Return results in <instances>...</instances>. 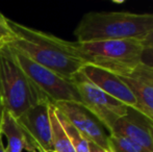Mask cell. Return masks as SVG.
Listing matches in <instances>:
<instances>
[{
  "instance_id": "1",
  "label": "cell",
  "mask_w": 153,
  "mask_h": 152,
  "mask_svg": "<svg viewBox=\"0 0 153 152\" xmlns=\"http://www.w3.org/2000/svg\"><path fill=\"white\" fill-rule=\"evenodd\" d=\"M15 38L7 43L32 62L72 79L85 65L76 42H69L55 36L27 27L8 19Z\"/></svg>"
},
{
  "instance_id": "2",
  "label": "cell",
  "mask_w": 153,
  "mask_h": 152,
  "mask_svg": "<svg viewBox=\"0 0 153 152\" xmlns=\"http://www.w3.org/2000/svg\"><path fill=\"white\" fill-rule=\"evenodd\" d=\"M153 31V14L128 12H90L74 30L77 43L109 40L141 41Z\"/></svg>"
},
{
  "instance_id": "3",
  "label": "cell",
  "mask_w": 153,
  "mask_h": 152,
  "mask_svg": "<svg viewBox=\"0 0 153 152\" xmlns=\"http://www.w3.org/2000/svg\"><path fill=\"white\" fill-rule=\"evenodd\" d=\"M0 96L5 110L16 119L32 106L49 100L23 71L7 45L0 49Z\"/></svg>"
},
{
  "instance_id": "4",
  "label": "cell",
  "mask_w": 153,
  "mask_h": 152,
  "mask_svg": "<svg viewBox=\"0 0 153 152\" xmlns=\"http://www.w3.org/2000/svg\"><path fill=\"white\" fill-rule=\"evenodd\" d=\"M77 45L87 64L119 76L129 75L141 65L144 50L143 45L137 40H109L77 43Z\"/></svg>"
},
{
  "instance_id": "5",
  "label": "cell",
  "mask_w": 153,
  "mask_h": 152,
  "mask_svg": "<svg viewBox=\"0 0 153 152\" xmlns=\"http://www.w3.org/2000/svg\"><path fill=\"white\" fill-rule=\"evenodd\" d=\"M10 50L23 71L39 87V90L50 100L51 103L74 102L80 104V96L72 79L65 78L55 72L34 63L16 49L10 48Z\"/></svg>"
},
{
  "instance_id": "6",
  "label": "cell",
  "mask_w": 153,
  "mask_h": 152,
  "mask_svg": "<svg viewBox=\"0 0 153 152\" xmlns=\"http://www.w3.org/2000/svg\"><path fill=\"white\" fill-rule=\"evenodd\" d=\"M72 80L80 96V104L111 133L116 122L127 114L128 106L96 87L80 71L73 76Z\"/></svg>"
},
{
  "instance_id": "7",
  "label": "cell",
  "mask_w": 153,
  "mask_h": 152,
  "mask_svg": "<svg viewBox=\"0 0 153 152\" xmlns=\"http://www.w3.org/2000/svg\"><path fill=\"white\" fill-rule=\"evenodd\" d=\"M54 106L90 143L108 152V136L105 127L81 104L74 102H59Z\"/></svg>"
},
{
  "instance_id": "8",
  "label": "cell",
  "mask_w": 153,
  "mask_h": 152,
  "mask_svg": "<svg viewBox=\"0 0 153 152\" xmlns=\"http://www.w3.org/2000/svg\"><path fill=\"white\" fill-rule=\"evenodd\" d=\"M50 100H44L32 106L17 119L27 138L46 151H52L50 123Z\"/></svg>"
},
{
  "instance_id": "9",
  "label": "cell",
  "mask_w": 153,
  "mask_h": 152,
  "mask_svg": "<svg viewBox=\"0 0 153 152\" xmlns=\"http://www.w3.org/2000/svg\"><path fill=\"white\" fill-rule=\"evenodd\" d=\"M80 72L103 92L128 108L137 110V102L134 95L119 75L90 64H85L80 69Z\"/></svg>"
},
{
  "instance_id": "10",
  "label": "cell",
  "mask_w": 153,
  "mask_h": 152,
  "mask_svg": "<svg viewBox=\"0 0 153 152\" xmlns=\"http://www.w3.org/2000/svg\"><path fill=\"white\" fill-rule=\"evenodd\" d=\"M111 133L130 139L153 152V123L133 108H128L127 114L116 122Z\"/></svg>"
},
{
  "instance_id": "11",
  "label": "cell",
  "mask_w": 153,
  "mask_h": 152,
  "mask_svg": "<svg viewBox=\"0 0 153 152\" xmlns=\"http://www.w3.org/2000/svg\"><path fill=\"white\" fill-rule=\"evenodd\" d=\"M137 102V112L153 123V85L131 76H120Z\"/></svg>"
},
{
  "instance_id": "12",
  "label": "cell",
  "mask_w": 153,
  "mask_h": 152,
  "mask_svg": "<svg viewBox=\"0 0 153 152\" xmlns=\"http://www.w3.org/2000/svg\"><path fill=\"white\" fill-rule=\"evenodd\" d=\"M1 133L7 140L5 152H22L26 149V133L19 125L17 119L10 112L4 110Z\"/></svg>"
},
{
  "instance_id": "13",
  "label": "cell",
  "mask_w": 153,
  "mask_h": 152,
  "mask_svg": "<svg viewBox=\"0 0 153 152\" xmlns=\"http://www.w3.org/2000/svg\"><path fill=\"white\" fill-rule=\"evenodd\" d=\"M50 123H51V143L52 152H75L56 116V110L54 104L50 105Z\"/></svg>"
},
{
  "instance_id": "14",
  "label": "cell",
  "mask_w": 153,
  "mask_h": 152,
  "mask_svg": "<svg viewBox=\"0 0 153 152\" xmlns=\"http://www.w3.org/2000/svg\"><path fill=\"white\" fill-rule=\"evenodd\" d=\"M55 110H56L57 118H59L62 126L64 127L75 152H91V150H90V143L83 138L82 134L71 124V122L56 108H55Z\"/></svg>"
},
{
  "instance_id": "15",
  "label": "cell",
  "mask_w": 153,
  "mask_h": 152,
  "mask_svg": "<svg viewBox=\"0 0 153 152\" xmlns=\"http://www.w3.org/2000/svg\"><path fill=\"white\" fill-rule=\"evenodd\" d=\"M108 152H150L137 143L118 134L109 133Z\"/></svg>"
},
{
  "instance_id": "16",
  "label": "cell",
  "mask_w": 153,
  "mask_h": 152,
  "mask_svg": "<svg viewBox=\"0 0 153 152\" xmlns=\"http://www.w3.org/2000/svg\"><path fill=\"white\" fill-rule=\"evenodd\" d=\"M127 76L134 77V78H137V79H140V80L145 81V82L153 85V70L149 69V68L145 67V66H143V65H140L132 73Z\"/></svg>"
},
{
  "instance_id": "17",
  "label": "cell",
  "mask_w": 153,
  "mask_h": 152,
  "mask_svg": "<svg viewBox=\"0 0 153 152\" xmlns=\"http://www.w3.org/2000/svg\"><path fill=\"white\" fill-rule=\"evenodd\" d=\"M15 38L12 28L8 25V19L5 18L3 15L0 13V41L5 42L7 44L12 39Z\"/></svg>"
},
{
  "instance_id": "18",
  "label": "cell",
  "mask_w": 153,
  "mask_h": 152,
  "mask_svg": "<svg viewBox=\"0 0 153 152\" xmlns=\"http://www.w3.org/2000/svg\"><path fill=\"white\" fill-rule=\"evenodd\" d=\"M141 65L153 70V48H144L141 56Z\"/></svg>"
},
{
  "instance_id": "19",
  "label": "cell",
  "mask_w": 153,
  "mask_h": 152,
  "mask_svg": "<svg viewBox=\"0 0 153 152\" xmlns=\"http://www.w3.org/2000/svg\"><path fill=\"white\" fill-rule=\"evenodd\" d=\"M144 48H153V31L140 41Z\"/></svg>"
},
{
  "instance_id": "20",
  "label": "cell",
  "mask_w": 153,
  "mask_h": 152,
  "mask_svg": "<svg viewBox=\"0 0 153 152\" xmlns=\"http://www.w3.org/2000/svg\"><path fill=\"white\" fill-rule=\"evenodd\" d=\"M4 110H5V108H4L3 101H2L1 96H0V133H1V125H2V121H3Z\"/></svg>"
},
{
  "instance_id": "21",
  "label": "cell",
  "mask_w": 153,
  "mask_h": 152,
  "mask_svg": "<svg viewBox=\"0 0 153 152\" xmlns=\"http://www.w3.org/2000/svg\"><path fill=\"white\" fill-rule=\"evenodd\" d=\"M30 152H48V151H46L45 149H43L42 147L39 146L38 144H34L33 146H32V149H31Z\"/></svg>"
},
{
  "instance_id": "22",
  "label": "cell",
  "mask_w": 153,
  "mask_h": 152,
  "mask_svg": "<svg viewBox=\"0 0 153 152\" xmlns=\"http://www.w3.org/2000/svg\"><path fill=\"white\" fill-rule=\"evenodd\" d=\"M0 152H5V147L2 142V133H0Z\"/></svg>"
},
{
  "instance_id": "23",
  "label": "cell",
  "mask_w": 153,
  "mask_h": 152,
  "mask_svg": "<svg viewBox=\"0 0 153 152\" xmlns=\"http://www.w3.org/2000/svg\"><path fill=\"white\" fill-rule=\"evenodd\" d=\"M4 45H6V43L5 42H1V41H0V49H1L2 47L4 46Z\"/></svg>"
},
{
  "instance_id": "24",
  "label": "cell",
  "mask_w": 153,
  "mask_h": 152,
  "mask_svg": "<svg viewBox=\"0 0 153 152\" xmlns=\"http://www.w3.org/2000/svg\"><path fill=\"white\" fill-rule=\"evenodd\" d=\"M48 152H52V151H48Z\"/></svg>"
}]
</instances>
